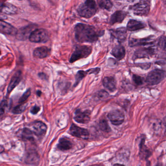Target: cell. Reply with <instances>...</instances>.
Instances as JSON below:
<instances>
[{"label":"cell","instance_id":"6da1fadb","mask_svg":"<svg viewBox=\"0 0 166 166\" xmlns=\"http://www.w3.org/2000/svg\"><path fill=\"white\" fill-rule=\"evenodd\" d=\"M75 40L80 43H94L104 34V31H98L94 26L78 23L74 28Z\"/></svg>","mask_w":166,"mask_h":166},{"label":"cell","instance_id":"7a4b0ae2","mask_svg":"<svg viewBox=\"0 0 166 166\" xmlns=\"http://www.w3.org/2000/svg\"><path fill=\"white\" fill-rule=\"evenodd\" d=\"M77 12L79 16L89 19L94 16L97 12L95 0H85L77 8Z\"/></svg>","mask_w":166,"mask_h":166},{"label":"cell","instance_id":"3957f363","mask_svg":"<svg viewBox=\"0 0 166 166\" xmlns=\"http://www.w3.org/2000/svg\"><path fill=\"white\" fill-rule=\"evenodd\" d=\"M92 52V47L91 46L77 45L70 57L69 62L73 63L81 59L86 58Z\"/></svg>","mask_w":166,"mask_h":166},{"label":"cell","instance_id":"277c9868","mask_svg":"<svg viewBox=\"0 0 166 166\" xmlns=\"http://www.w3.org/2000/svg\"><path fill=\"white\" fill-rule=\"evenodd\" d=\"M129 9L135 15L146 16L150 12L151 2L149 0H140L139 2L130 6Z\"/></svg>","mask_w":166,"mask_h":166},{"label":"cell","instance_id":"5b68a950","mask_svg":"<svg viewBox=\"0 0 166 166\" xmlns=\"http://www.w3.org/2000/svg\"><path fill=\"white\" fill-rule=\"evenodd\" d=\"M28 38L32 43H44L49 40V33L46 29L38 28L32 32Z\"/></svg>","mask_w":166,"mask_h":166},{"label":"cell","instance_id":"8992f818","mask_svg":"<svg viewBox=\"0 0 166 166\" xmlns=\"http://www.w3.org/2000/svg\"><path fill=\"white\" fill-rule=\"evenodd\" d=\"M166 77V72L164 70L156 69L148 74L147 77L146 83L149 85H155L160 83Z\"/></svg>","mask_w":166,"mask_h":166},{"label":"cell","instance_id":"52a82bcc","mask_svg":"<svg viewBox=\"0 0 166 166\" xmlns=\"http://www.w3.org/2000/svg\"><path fill=\"white\" fill-rule=\"evenodd\" d=\"M157 40L154 35H151L144 38H130L129 40V47H142L146 45H153L156 44Z\"/></svg>","mask_w":166,"mask_h":166},{"label":"cell","instance_id":"ba28073f","mask_svg":"<svg viewBox=\"0 0 166 166\" xmlns=\"http://www.w3.org/2000/svg\"><path fill=\"white\" fill-rule=\"evenodd\" d=\"M108 117L112 124L119 126L124 122L125 115L124 113L119 110H114L110 111L108 114Z\"/></svg>","mask_w":166,"mask_h":166},{"label":"cell","instance_id":"9c48e42d","mask_svg":"<svg viewBox=\"0 0 166 166\" xmlns=\"http://www.w3.org/2000/svg\"><path fill=\"white\" fill-rule=\"evenodd\" d=\"M34 135L38 137H43L47 132V127L45 123L41 121H35L30 124Z\"/></svg>","mask_w":166,"mask_h":166},{"label":"cell","instance_id":"30bf717a","mask_svg":"<svg viewBox=\"0 0 166 166\" xmlns=\"http://www.w3.org/2000/svg\"><path fill=\"white\" fill-rule=\"evenodd\" d=\"M156 50L155 48L149 47L137 49L135 51L133 56V59H137L141 58H150L156 54Z\"/></svg>","mask_w":166,"mask_h":166},{"label":"cell","instance_id":"8fae6325","mask_svg":"<svg viewBox=\"0 0 166 166\" xmlns=\"http://www.w3.org/2000/svg\"><path fill=\"white\" fill-rule=\"evenodd\" d=\"M69 133L72 136L78 138L86 140L89 136L88 131L84 128H80L74 123H72L69 130Z\"/></svg>","mask_w":166,"mask_h":166},{"label":"cell","instance_id":"7c38bea8","mask_svg":"<svg viewBox=\"0 0 166 166\" xmlns=\"http://www.w3.org/2000/svg\"><path fill=\"white\" fill-rule=\"evenodd\" d=\"M111 37L117 40L119 43H121L126 41L127 37V29L125 27H121L116 29L110 30Z\"/></svg>","mask_w":166,"mask_h":166},{"label":"cell","instance_id":"4fadbf2b","mask_svg":"<svg viewBox=\"0 0 166 166\" xmlns=\"http://www.w3.org/2000/svg\"><path fill=\"white\" fill-rule=\"evenodd\" d=\"M90 111L86 110L82 111L80 109H77L75 113L74 117L75 120L78 123L87 124L90 121Z\"/></svg>","mask_w":166,"mask_h":166},{"label":"cell","instance_id":"5bb4252c","mask_svg":"<svg viewBox=\"0 0 166 166\" xmlns=\"http://www.w3.org/2000/svg\"><path fill=\"white\" fill-rule=\"evenodd\" d=\"M100 68H91L86 71L83 70H79L77 72V75H75V81L74 84V87H75L79 84L81 80L85 78L87 75L94 74L96 75L99 73L100 72Z\"/></svg>","mask_w":166,"mask_h":166},{"label":"cell","instance_id":"9a60e30c","mask_svg":"<svg viewBox=\"0 0 166 166\" xmlns=\"http://www.w3.org/2000/svg\"><path fill=\"white\" fill-rule=\"evenodd\" d=\"M18 30L6 21L0 20V32L8 35H16Z\"/></svg>","mask_w":166,"mask_h":166},{"label":"cell","instance_id":"2e32d148","mask_svg":"<svg viewBox=\"0 0 166 166\" xmlns=\"http://www.w3.org/2000/svg\"><path fill=\"white\" fill-rule=\"evenodd\" d=\"M35 26L30 25L21 28L20 30H18L16 36L20 40H26L29 38L30 34L34 30Z\"/></svg>","mask_w":166,"mask_h":166},{"label":"cell","instance_id":"e0dca14e","mask_svg":"<svg viewBox=\"0 0 166 166\" xmlns=\"http://www.w3.org/2000/svg\"><path fill=\"white\" fill-rule=\"evenodd\" d=\"M127 15L126 12L122 10L116 11L113 13L110 19V24L114 25L116 23H121L125 19Z\"/></svg>","mask_w":166,"mask_h":166},{"label":"cell","instance_id":"ac0fdd59","mask_svg":"<svg viewBox=\"0 0 166 166\" xmlns=\"http://www.w3.org/2000/svg\"><path fill=\"white\" fill-rule=\"evenodd\" d=\"M147 26L144 22L136 20H130L127 25V29L130 31H135L144 29Z\"/></svg>","mask_w":166,"mask_h":166},{"label":"cell","instance_id":"d6986e66","mask_svg":"<svg viewBox=\"0 0 166 166\" xmlns=\"http://www.w3.org/2000/svg\"><path fill=\"white\" fill-rule=\"evenodd\" d=\"M22 79V73L21 71H19L15 73L12 78L10 84L7 87V94H10L15 87H16L21 81Z\"/></svg>","mask_w":166,"mask_h":166},{"label":"cell","instance_id":"ffe728a7","mask_svg":"<svg viewBox=\"0 0 166 166\" xmlns=\"http://www.w3.org/2000/svg\"><path fill=\"white\" fill-rule=\"evenodd\" d=\"M51 49L47 47H41L36 48L33 51V56L36 58L43 59L49 56Z\"/></svg>","mask_w":166,"mask_h":166},{"label":"cell","instance_id":"44dd1931","mask_svg":"<svg viewBox=\"0 0 166 166\" xmlns=\"http://www.w3.org/2000/svg\"><path fill=\"white\" fill-rule=\"evenodd\" d=\"M111 54L118 60H122L125 57V48L121 44L116 45L111 50Z\"/></svg>","mask_w":166,"mask_h":166},{"label":"cell","instance_id":"7402d4cb","mask_svg":"<svg viewBox=\"0 0 166 166\" xmlns=\"http://www.w3.org/2000/svg\"><path fill=\"white\" fill-rule=\"evenodd\" d=\"M39 159L40 156L36 151L30 150L27 152L25 161L27 164L36 165L38 163Z\"/></svg>","mask_w":166,"mask_h":166},{"label":"cell","instance_id":"603a6c76","mask_svg":"<svg viewBox=\"0 0 166 166\" xmlns=\"http://www.w3.org/2000/svg\"><path fill=\"white\" fill-rule=\"evenodd\" d=\"M103 85L110 92H115L116 89V80L114 77H105L103 80Z\"/></svg>","mask_w":166,"mask_h":166},{"label":"cell","instance_id":"cb8c5ba5","mask_svg":"<svg viewBox=\"0 0 166 166\" xmlns=\"http://www.w3.org/2000/svg\"><path fill=\"white\" fill-rule=\"evenodd\" d=\"M18 9L16 6L10 3H2L0 5V12L7 15L16 13Z\"/></svg>","mask_w":166,"mask_h":166},{"label":"cell","instance_id":"d4e9b609","mask_svg":"<svg viewBox=\"0 0 166 166\" xmlns=\"http://www.w3.org/2000/svg\"><path fill=\"white\" fill-rule=\"evenodd\" d=\"M73 144L72 142L66 137H62L59 140L57 148L60 151H68L72 149Z\"/></svg>","mask_w":166,"mask_h":166},{"label":"cell","instance_id":"484cf974","mask_svg":"<svg viewBox=\"0 0 166 166\" xmlns=\"http://www.w3.org/2000/svg\"><path fill=\"white\" fill-rule=\"evenodd\" d=\"M33 132L28 128H23L21 130L20 134V138L25 141L33 142L34 141Z\"/></svg>","mask_w":166,"mask_h":166},{"label":"cell","instance_id":"4316f807","mask_svg":"<svg viewBox=\"0 0 166 166\" xmlns=\"http://www.w3.org/2000/svg\"><path fill=\"white\" fill-rule=\"evenodd\" d=\"M151 151L148 150L147 148L145 145V138H142L140 145V157L142 159H147L151 156Z\"/></svg>","mask_w":166,"mask_h":166},{"label":"cell","instance_id":"83f0119b","mask_svg":"<svg viewBox=\"0 0 166 166\" xmlns=\"http://www.w3.org/2000/svg\"><path fill=\"white\" fill-rule=\"evenodd\" d=\"M97 2L99 6L102 10L110 11L113 7V3L111 0H98Z\"/></svg>","mask_w":166,"mask_h":166},{"label":"cell","instance_id":"f1b7e54d","mask_svg":"<svg viewBox=\"0 0 166 166\" xmlns=\"http://www.w3.org/2000/svg\"><path fill=\"white\" fill-rule=\"evenodd\" d=\"M99 125V127L102 131L105 132H109L111 131V129L105 119L100 120Z\"/></svg>","mask_w":166,"mask_h":166},{"label":"cell","instance_id":"f546056e","mask_svg":"<svg viewBox=\"0 0 166 166\" xmlns=\"http://www.w3.org/2000/svg\"><path fill=\"white\" fill-rule=\"evenodd\" d=\"M25 109H26V106L23 104V103H22L15 106L12 110V113L14 114H21L24 111Z\"/></svg>","mask_w":166,"mask_h":166},{"label":"cell","instance_id":"4dcf8cb0","mask_svg":"<svg viewBox=\"0 0 166 166\" xmlns=\"http://www.w3.org/2000/svg\"><path fill=\"white\" fill-rule=\"evenodd\" d=\"M30 95H31V90H27L19 99V103H23L25 101H26L27 99H28Z\"/></svg>","mask_w":166,"mask_h":166},{"label":"cell","instance_id":"1f68e13d","mask_svg":"<svg viewBox=\"0 0 166 166\" xmlns=\"http://www.w3.org/2000/svg\"><path fill=\"white\" fill-rule=\"evenodd\" d=\"M132 80L136 85H141L143 84V79L140 75H132Z\"/></svg>","mask_w":166,"mask_h":166},{"label":"cell","instance_id":"d6a6232c","mask_svg":"<svg viewBox=\"0 0 166 166\" xmlns=\"http://www.w3.org/2000/svg\"><path fill=\"white\" fill-rule=\"evenodd\" d=\"M7 101L6 100H2L0 102V115L4 114L6 108L7 106Z\"/></svg>","mask_w":166,"mask_h":166},{"label":"cell","instance_id":"836d02e7","mask_svg":"<svg viewBox=\"0 0 166 166\" xmlns=\"http://www.w3.org/2000/svg\"><path fill=\"white\" fill-rule=\"evenodd\" d=\"M157 44L160 47L165 50L166 49V38L165 36H161L157 42Z\"/></svg>","mask_w":166,"mask_h":166},{"label":"cell","instance_id":"e575fe53","mask_svg":"<svg viewBox=\"0 0 166 166\" xmlns=\"http://www.w3.org/2000/svg\"><path fill=\"white\" fill-rule=\"evenodd\" d=\"M109 94L104 90H101L99 92L98 94V98L99 99H105L108 97Z\"/></svg>","mask_w":166,"mask_h":166},{"label":"cell","instance_id":"d590c367","mask_svg":"<svg viewBox=\"0 0 166 166\" xmlns=\"http://www.w3.org/2000/svg\"><path fill=\"white\" fill-rule=\"evenodd\" d=\"M41 110V108L40 107H38V106H34V107H33L31 109V113L33 114V115H36L38 113V111H40Z\"/></svg>","mask_w":166,"mask_h":166},{"label":"cell","instance_id":"8d00e7d4","mask_svg":"<svg viewBox=\"0 0 166 166\" xmlns=\"http://www.w3.org/2000/svg\"><path fill=\"white\" fill-rule=\"evenodd\" d=\"M38 76L41 78V79H43V80H45L47 79V75L44 73H40L38 74Z\"/></svg>","mask_w":166,"mask_h":166},{"label":"cell","instance_id":"74e56055","mask_svg":"<svg viewBox=\"0 0 166 166\" xmlns=\"http://www.w3.org/2000/svg\"><path fill=\"white\" fill-rule=\"evenodd\" d=\"M4 150H5V149H4V147L0 145V153L4 152Z\"/></svg>","mask_w":166,"mask_h":166},{"label":"cell","instance_id":"f35d334b","mask_svg":"<svg viewBox=\"0 0 166 166\" xmlns=\"http://www.w3.org/2000/svg\"><path fill=\"white\" fill-rule=\"evenodd\" d=\"M42 94V92H41V91L38 90L37 91V95L38 96H41Z\"/></svg>","mask_w":166,"mask_h":166},{"label":"cell","instance_id":"ab89813d","mask_svg":"<svg viewBox=\"0 0 166 166\" xmlns=\"http://www.w3.org/2000/svg\"><path fill=\"white\" fill-rule=\"evenodd\" d=\"M1 52L0 51V55H1Z\"/></svg>","mask_w":166,"mask_h":166},{"label":"cell","instance_id":"60d3db41","mask_svg":"<svg viewBox=\"0 0 166 166\" xmlns=\"http://www.w3.org/2000/svg\"><path fill=\"white\" fill-rule=\"evenodd\" d=\"M20 1H22V0H20Z\"/></svg>","mask_w":166,"mask_h":166}]
</instances>
